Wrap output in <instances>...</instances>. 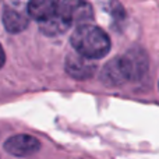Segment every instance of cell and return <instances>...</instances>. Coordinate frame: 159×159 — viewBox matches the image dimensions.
I'll return each mask as SVG.
<instances>
[{
	"mask_svg": "<svg viewBox=\"0 0 159 159\" xmlns=\"http://www.w3.org/2000/svg\"><path fill=\"white\" fill-rule=\"evenodd\" d=\"M158 87H159V84H158Z\"/></svg>",
	"mask_w": 159,
	"mask_h": 159,
	"instance_id": "10",
	"label": "cell"
},
{
	"mask_svg": "<svg viewBox=\"0 0 159 159\" xmlns=\"http://www.w3.org/2000/svg\"><path fill=\"white\" fill-rule=\"evenodd\" d=\"M3 24H4L6 30L8 32L18 34L28 27L30 18L21 10H17V8L7 6L4 8V11H3Z\"/></svg>",
	"mask_w": 159,
	"mask_h": 159,
	"instance_id": "7",
	"label": "cell"
},
{
	"mask_svg": "<svg viewBox=\"0 0 159 159\" xmlns=\"http://www.w3.org/2000/svg\"><path fill=\"white\" fill-rule=\"evenodd\" d=\"M59 6H60V0H30L28 16L36 21H43L59 10Z\"/></svg>",
	"mask_w": 159,
	"mask_h": 159,
	"instance_id": "6",
	"label": "cell"
},
{
	"mask_svg": "<svg viewBox=\"0 0 159 159\" xmlns=\"http://www.w3.org/2000/svg\"><path fill=\"white\" fill-rule=\"evenodd\" d=\"M73 48L89 59H102L110 50V39L102 28L91 24L78 25L70 38Z\"/></svg>",
	"mask_w": 159,
	"mask_h": 159,
	"instance_id": "2",
	"label": "cell"
},
{
	"mask_svg": "<svg viewBox=\"0 0 159 159\" xmlns=\"http://www.w3.org/2000/svg\"><path fill=\"white\" fill-rule=\"evenodd\" d=\"M148 69V59L143 50H131L107 61L101 71V81L107 87H119L127 81L140 80Z\"/></svg>",
	"mask_w": 159,
	"mask_h": 159,
	"instance_id": "1",
	"label": "cell"
},
{
	"mask_svg": "<svg viewBox=\"0 0 159 159\" xmlns=\"http://www.w3.org/2000/svg\"><path fill=\"white\" fill-rule=\"evenodd\" d=\"M69 25L60 18V16L56 11L52 17L43 20V21H39V30L45 34V35L49 36H57L64 34L67 30H69Z\"/></svg>",
	"mask_w": 159,
	"mask_h": 159,
	"instance_id": "8",
	"label": "cell"
},
{
	"mask_svg": "<svg viewBox=\"0 0 159 159\" xmlns=\"http://www.w3.org/2000/svg\"><path fill=\"white\" fill-rule=\"evenodd\" d=\"M64 69H66V73L70 77H73L74 80H80V81H84V80L92 77L98 67H96V63L93 61V59L82 56L77 52L67 56Z\"/></svg>",
	"mask_w": 159,
	"mask_h": 159,
	"instance_id": "4",
	"label": "cell"
},
{
	"mask_svg": "<svg viewBox=\"0 0 159 159\" xmlns=\"http://www.w3.org/2000/svg\"><path fill=\"white\" fill-rule=\"evenodd\" d=\"M4 61H6V55H4V50H3L2 45H0V69L4 66Z\"/></svg>",
	"mask_w": 159,
	"mask_h": 159,
	"instance_id": "9",
	"label": "cell"
},
{
	"mask_svg": "<svg viewBox=\"0 0 159 159\" xmlns=\"http://www.w3.org/2000/svg\"><path fill=\"white\" fill-rule=\"evenodd\" d=\"M57 14L69 27L82 25L93 18V10L85 0H64L59 6Z\"/></svg>",
	"mask_w": 159,
	"mask_h": 159,
	"instance_id": "3",
	"label": "cell"
},
{
	"mask_svg": "<svg viewBox=\"0 0 159 159\" xmlns=\"http://www.w3.org/2000/svg\"><path fill=\"white\" fill-rule=\"evenodd\" d=\"M41 148V143L36 137L30 134H17L4 143V151L14 157H31Z\"/></svg>",
	"mask_w": 159,
	"mask_h": 159,
	"instance_id": "5",
	"label": "cell"
}]
</instances>
